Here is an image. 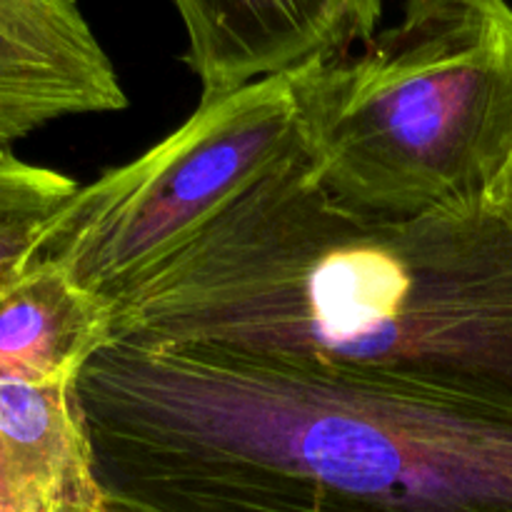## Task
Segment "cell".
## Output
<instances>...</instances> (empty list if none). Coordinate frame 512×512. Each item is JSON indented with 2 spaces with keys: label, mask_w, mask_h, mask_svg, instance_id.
Returning <instances> with one entry per match:
<instances>
[{
  "label": "cell",
  "mask_w": 512,
  "mask_h": 512,
  "mask_svg": "<svg viewBox=\"0 0 512 512\" xmlns=\"http://www.w3.org/2000/svg\"><path fill=\"white\" fill-rule=\"evenodd\" d=\"M493 198L498 200L500 205H503V210L508 213V218L512 220V155H510L508 165H505L503 175H500L498 185H495Z\"/></svg>",
  "instance_id": "8fae6325"
},
{
  "label": "cell",
  "mask_w": 512,
  "mask_h": 512,
  "mask_svg": "<svg viewBox=\"0 0 512 512\" xmlns=\"http://www.w3.org/2000/svg\"><path fill=\"white\" fill-rule=\"evenodd\" d=\"M53 215L0 218V295L28 268L40 248V235Z\"/></svg>",
  "instance_id": "30bf717a"
},
{
  "label": "cell",
  "mask_w": 512,
  "mask_h": 512,
  "mask_svg": "<svg viewBox=\"0 0 512 512\" xmlns=\"http://www.w3.org/2000/svg\"><path fill=\"white\" fill-rule=\"evenodd\" d=\"M103 303L110 343L303 360L512 410V220L495 198L365 215L303 153Z\"/></svg>",
  "instance_id": "6da1fadb"
},
{
  "label": "cell",
  "mask_w": 512,
  "mask_h": 512,
  "mask_svg": "<svg viewBox=\"0 0 512 512\" xmlns=\"http://www.w3.org/2000/svg\"><path fill=\"white\" fill-rule=\"evenodd\" d=\"M85 512H115V510H110L108 505L103 503V505H98V508H90V510H85Z\"/></svg>",
  "instance_id": "7c38bea8"
},
{
  "label": "cell",
  "mask_w": 512,
  "mask_h": 512,
  "mask_svg": "<svg viewBox=\"0 0 512 512\" xmlns=\"http://www.w3.org/2000/svg\"><path fill=\"white\" fill-rule=\"evenodd\" d=\"M115 512H512V410L223 348L108 343L75 383Z\"/></svg>",
  "instance_id": "7a4b0ae2"
},
{
  "label": "cell",
  "mask_w": 512,
  "mask_h": 512,
  "mask_svg": "<svg viewBox=\"0 0 512 512\" xmlns=\"http://www.w3.org/2000/svg\"><path fill=\"white\" fill-rule=\"evenodd\" d=\"M110 343V315L55 263L35 258L0 295V378L78 383Z\"/></svg>",
  "instance_id": "ba28073f"
},
{
  "label": "cell",
  "mask_w": 512,
  "mask_h": 512,
  "mask_svg": "<svg viewBox=\"0 0 512 512\" xmlns=\"http://www.w3.org/2000/svg\"><path fill=\"white\" fill-rule=\"evenodd\" d=\"M125 105L78 0H0V153L53 120Z\"/></svg>",
  "instance_id": "8992f818"
},
{
  "label": "cell",
  "mask_w": 512,
  "mask_h": 512,
  "mask_svg": "<svg viewBox=\"0 0 512 512\" xmlns=\"http://www.w3.org/2000/svg\"><path fill=\"white\" fill-rule=\"evenodd\" d=\"M385 0H173L188 33L183 60L203 98H223L375 38Z\"/></svg>",
  "instance_id": "5b68a950"
},
{
  "label": "cell",
  "mask_w": 512,
  "mask_h": 512,
  "mask_svg": "<svg viewBox=\"0 0 512 512\" xmlns=\"http://www.w3.org/2000/svg\"><path fill=\"white\" fill-rule=\"evenodd\" d=\"M285 78L310 178L343 208L405 220L493 198L512 155L508 0H408L358 55Z\"/></svg>",
  "instance_id": "3957f363"
},
{
  "label": "cell",
  "mask_w": 512,
  "mask_h": 512,
  "mask_svg": "<svg viewBox=\"0 0 512 512\" xmlns=\"http://www.w3.org/2000/svg\"><path fill=\"white\" fill-rule=\"evenodd\" d=\"M303 153L285 75L200 100L155 148L78 188L48 220L35 258L105 300Z\"/></svg>",
  "instance_id": "277c9868"
},
{
  "label": "cell",
  "mask_w": 512,
  "mask_h": 512,
  "mask_svg": "<svg viewBox=\"0 0 512 512\" xmlns=\"http://www.w3.org/2000/svg\"><path fill=\"white\" fill-rule=\"evenodd\" d=\"M75 383L0 378V512L103 505Z\"/></svg>",
  "instance_id": "52a82bcc"
},
{
  "label": "cell",
  "mask_w": 512,
  "mask_h": 512,
  "mask_svg": "<svg viewBox=\"0 0 512 512\" xmlns=\"http://www.w3.org/2000/svg\"><path fill=\"white\" fill-rule=\"evenodd\" d=\"M80 185L68 175L30 165L13 153H0V218L55 215Z\"/></svg>",
  "instance_id": "9c48e42d"
}]
</instances>
